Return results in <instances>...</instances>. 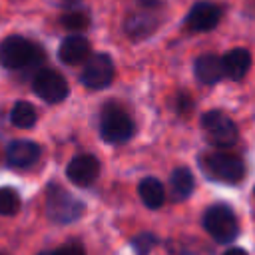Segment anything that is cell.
Segmentation results:
<instances>
[{
    "label": "cell",
    "instance_id": "1",
    "mask_svg": "<svg viewBox=\"0 0 255 255\" xmlns=\"http://www.w3.org/2000/svg\"><path fill=\"white\" fill-rule=\"evenodd\" d=\"M199 165L209 179L223 183H239L245 177V163L229 151H205L199 155Z\"/></svg>",
    "mask_w": 255,
    "mask_h": 255
},
{
    "label": "cell",
    "instance_id": "2",
    "mask_svg": "<svg viewBox=\"0 0 255 255\" xmlns=\"http://www.w3.org/2000/svg\"><path fill=\"white\" fill-rule=\"evenodd\" d=\"M44 60V50L22 36H8L0 44V64L8 70H22Z\"/></svg>",
    "mask_w": 255,
    "mask_h": 255
},
{
    "label": "cell",
    "instance_id": "3",
    "mask_svg": "<svg viewBox=\"0 0 255 255\" xmlns=\"http://www.w3.org/2000/svg\"><path fill=\"white\" fill-rule=\"evenodd\" d=\"M135 133L131 116L118 104L108 102L100 114V135L108 143H126Z\"/></svg>",
    "mask_w": 255,
    "mask_h": 255
},
{
    "label": "cell",
    "instance_id": "4",
    "mask_svg": "<svg viewBox=\"0 0 255 255\" xmlns=\"http://www.w3.org/2000/svg\"><path fill=\"white\" fill-rule=\"evenodd\" d=\"M84 203L58 183H50L46 189V213L54 223H74L84 213Z\"/></svg>",
    "mask_w": 255,
    "mask_h": 255
},
{
    "label": "cell",
    "instance_id": "5",
    "mask_svg": "<svg viewBox=\"0 0 255 255\" xmlns=\"http://www.w3.org/2000/svg\"><path fill=\"white\" fill-rule=\"evenodd\" d=\"M159 10H161L159 0H137L135 8L124 20L126 34L131 40H143L151 36L161 22Z\"/></svg>",
    "mask_w": 255,
    "mask_h": 255
},
{
    "label": "cell",
    "instance_id": "6",
    "mask_svg": "<svg viewBox=\"0 0 255 255\" xmlns=\"http://www.w3.org/2000/svg\"><path fill=\"white\" fill-rule=\"evenodd\" d=\"M203 227L217 243H231L239 233L233 209L225 203H213L203 213Z\"/></svg>",
    "mask_w": 255,
    "mask_h": 255
},
{
    "label": "cell",
    "instance_id": "7",
    "mask_svg": "<svg viewBox=\"0 0 255 255\" xmlns=\"http://www.w3.org/2000/svg\"><path fill=\"white\" fill-rule=\"evenodd\" d=\"M201 128H203L205 139L215 147H229L237 141V135H239L233 120L219 110L205 112L201 116Z\"/></svg>",
    "mask_w": 255,
    "mask_h": 255
},
{
    "label": "cell",
    "instance_id": "8",
    "mask_svg": "<svg viewBox=\"0 0 255 255\" xmlns=\"http://www.w3.org/2000/svg\"><path fill=\"white\" fill-rule=\"evenodd\" d=\"M112 80H114L112 58L104 52L88 56V60L80 72V82L90 90H104L112 84Z\"/></svg>",
    "mask_w": 255,
    "mask_h": 255
},
{
    "label": "cell",
    "instance_id": "9",
    "mask_svg": "<svg viewBox=\"0 0 255 255\" xmlns=\"http://www.w3.org/2000/svg\"><path fill=\"white\" fill-rule=\"evenodd\" d=\"M32 88H34V94L48 104H58L68 96V82L56 70L38 72L32 82Z\"/></svg>",
    "mask_w": 255,
    "mask_h": 255
},
{
    "label": "cell",
    "instance_id": "10",
    "mask_svg": "<svg viewBox=\"0 0 255 255\" xmlns=\"http://www.w3.org/2000/svg\"><path fill=\"white\" fill-rule=\"evenodd\" d=\"M219 20H221V8L213 2H195L185 16V24L193 32L213 30L219 24Z\"/></svg>",
    "mask_w": 255,
    "mask_h": 255
},
{
    "label": "cell",
    "instance_id": "11",
    "mask_svg": "<svg viewBox=\"0 0 255 255\" xmlns=\"http://www.w3.org/2000/svg\"><path fill=\"white\" fill-rule=\"evenodd\" d=\"M66 175L72 183H76L80 187H88L100 175V161L90 153H80L68 163Z\"/></svg>",
    "mask_w": 255,
    "mask_h": 255
},
{
    "label": "cell",
    "instance_id": "12",
    "mask_svg": "<svg viewBox=\"0 0 255 255\" xmlns=\"http://www.w3.org/2000/svg\"><path fill=\"white\" fill-rule=\"evenodd\" d=\"M42 147L28 139H16L6 147V161L12 167H30L40 159Z\"/></svg>",
    "mask_w": 255,
    "mask_h": 255
},
{
    "label": "cell",
    "instance_id": "13",
    "mask_svg": "<svg viewBox=\"0 0 255 255\" xmlns=\"http://www.w3.org/2000/svg\"><path fill=\"white\" fill-rule=\"evenodd\" d=\"M58 56L68 66H76L80 62H86L88 56H90V42L84 36H80V34L68 36V38L62 40Z\"/></svg>",
    "mask_w": 255,
    "mask_h": 255
},
{
    "label": "cell",
    "instance_id": "14",
    "mask_svg": "<svg viewBox=\"0 0 255 255\" xmlns=\"http://www.w3.org/2000/svg\"><path fill=\"white\" fill-rule=\"evenodd\" d=\"M193 72H195L197 80L201 84H207V86L217 84L225 76L221 56H217V54H201L193 64Z\"/></svg>",
    "mask_w": 255,
    "mask_h": 255
},
{
    "label": "cell",
    "instance_id": "15",
    "mask_svg": "<svg viewBox=\"0 0 255 255\" xmlns=\"http://www.w3.org/2000/svg\"><path fill=\"white\" fill-rule=\"evenodd\" d=\"M221 62H223V72L227 78L241 80L251 68V54L245 48H233L221 58Z\"/></svg>",
    "mask_w": 255,
    "mask_h": 255
},
{
    "label": "cell",
    "instance_id": "16",
    "mask_svg": "<svg viewBox=\"0 0 255 255\" xmlns=\"http://www.w3.org/2000/svg\"><path fill=\"white\" fill-rule=\"evenodd\" d=\"M137 193H139V199L143 201V205L149 209H159L163 205L165 191H163L161 181L155 177H143L137 185Z\"/></svg>",
    "mask_w": 255,
    "mask_h": 255
},
{
    "label": "cell",
    "instance_id": "17",
    "mask_svg": "<svg viewBox=\"0 0 255 255\" xmlns=\"http://www.w3.org/2000/svg\"><path fill=\"white\" fill-rule=\"evenodd\" d=\"M169 187H171V193L175 199H185L193 193V187H195V181H193V173L187 169V167H175L169 175Z\"/></svg>",
    "mask_w": 255,
    "mask_h": 255
},
{
    "label": "cell",
    "instance_id": "18",
    "mask_svg": "<svg viewBox=\"0 0 255 255\" xmlns=\"http://www.w3.org/2000/svg\"><path fill=\"white\" fill-rule=\"evenodd\" d=\"M36 110H34V106L32 104H28V102H16L14 104V108H12V112H10V122H12V126H16V128H20V129H28V128H32L34 124H36Z\"/></svg>",
    "mask_w": 255,
    "mask_h": 255
},
{
    "label": "cell",
    "instance_id": "19",
    "mask_svg": "<svg viewBox=\"0 0 255 255\" xmlns=\"http://www.w3.org/2000/svg\"><path fill=\"white\" fill-rule=\"evenodd\" d=\"M20 209V195L12 187H0V215H16Z\"/></svg>",
    "mask_w": 255,
    "mask_h": 255
},
{
    "label": "cell",
    "instance_id": "20",
    "mask_svg": "<svg viewBox=\"0 0 255 255\" xmlns=\"http://www.w3.org/2000/svg\"><path fill=\"white\" fill-rule=\"evenodd\" d=\"M60 22L68 30H84L90 26V16L82 10H70L60 18Z\"/></svg>",
    "mask_w": 255,
    "mask_h": 255
},
{
    "label": "cell",
    "instance_id": "21",
    "mask_svg": "<svg viewBox=\"0 0 255 255\" xmlns=\"http://www.w3.org/2000/svg\"><path fill=\"white\" fill-rule=\"evenodd\" d=\"M155 245H157V237L149 231H143V233H139L137 237L131 239V247H133L135 255H149V251Z\"/></svg>",
    "mask_w": 255,
    "mask_h": 255
},
{
    "label": "cell",
    "instance_id": "22",
    "mask_svg": "<svg viewBox=\"0 0 255 255\" xmlns=\"http://www.w3.org/2000/svg\"><path fill=\"white\" fill-rule=\"evenodd\" d=\"M54 255H86V251H84L82 243H78V241H68V243H64L62 247H58V249L54 251Z\"/></svg>",
    "mask_w": 255,
    "mask_h": 255
},
{
    "label": "cell",
    "instance_id": "23",
    "mask_svg": "<svg viewBox=\"0 0 255 255\" xmlns=\"http://www.w3.org/2000/svg\"><path fill=\"white\" fill-rule=\"evenodd\" d=\"M223 255H247V251L241 249V247H231V249H227Z\"/></svg>",
    "mask_w": 255,
    "mask_h": 255
},
{
    "label": "cell",
    "instance_id": "24",
    "mask_svg": "<svg viewBox=\"0 0 255 255\" xmlns=\"http://www.w3.org/2000/svg\"><path fill=\"white\" fill-rule=\"evenodd\" d=\"M60 4H64V6H68V8H72V6H76L80 0H58Z\"/></svg>",
    "mask_w": 255,
    "mask_h": 255
},
{
    "label": "cell",
    "instance_id": "25",
    "mask_svg": "<svg viewBox=\"0 0 255 255\" xmlns=\"http://www.w3.org/2000/svg\"><path fill=\"white\" fill-rule=\"evenodd\" d=\"M38 255H54V251H42V253H38Z\"/></svg>",
    "mask_w": 255,
    "mask_h": 255
},
{
    "label": "cell",
    "instance_id": "26",
    "mask_svg": "<svg viewBox=\"0 0 255 255\" xmlns=\"http://www.w3.org/2000/svg\"><path fill=\"white\" fill-rule=\"evenodd\" d=\"M253 195H255V189H253Z\"/></svg>",
    "mask_w": 255,
    "mask_h": 255
},
{
    "label": "cell",
    "instance_id": "27",
    "mask_svg": "<svg viewBox=\"0 0 255 255\" xmlns=\"http://www.w3.org/2000/svg\"><path fill=\"white\" fill-rule=\"evenodd\" d=\"M0 255H4V253H0Z\"/></svg>",
    "mask_w": 255,
    "mask_h": 255
}]
</instances>
